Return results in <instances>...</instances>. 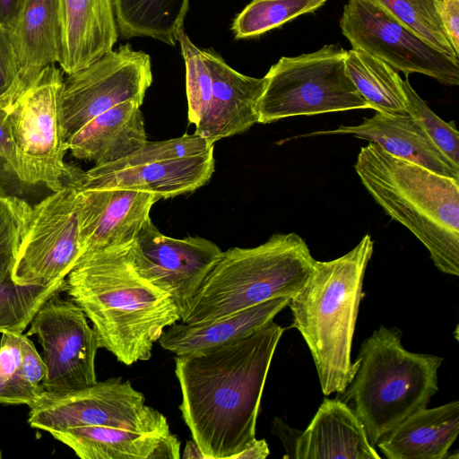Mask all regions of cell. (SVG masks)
<instances>
[{
    "label": "cell",
    "mask_w": 459,
    "mask_h": 459,
    "mask_svg": "<svg viewBox=\"0 0 459 459\" xmlns=\"http://www.w3.org/2000/svg\"><path fill=\"white\" fill-rule=\"evenodd\" d=\"M203 51L211 73V83L204 113L195 126V134L214 144L258 123L257 103L266 79L240 74L213 51Z\"/></svg>",
    "instance_id": "obj_17"
},
{
    "label": "cell",
    "mask_w": 459,
    "mask_h": 459,
    "mask_svg": "<svg viewBox=\"0 0 459 459\" xmlns=\"http://www.w3.org/2000/svg\"><path fill=\"white\" fill-rule=\"evenodd\" d=\"M50 434L82 459H178L167 418L138 427L81 426Z\"/></svg>",
    "instance_id": "obj_18"
},
{
    "label": "cell",
    "mask_w": 459,
    "mask_h": 459,
    "mask_svg": "<svg viewBox=\"0 0 459 459\" xmlns=\"http://www.w3.org/2000/svg\"><path fill=\"white\" fill-rule=\"evenodd\" d=\"M346 73L375 111L394 114L406 110V99L398 73L383 60L351 48L345 57Z\"/></svg>",
    "instance_id": "obj_28"
},
{
    "label": "cell",
    "mask_w": 459,
    "mask_h": 459,
    "mask_svg": "<svg viewBox=\"0 0 459 459\" xmlns=\"http://www.w3.org/2000/svg\"><path fill=\"white\" fill-rule=\"evenodd\" d=\"M46 367L33 342L22 333H3L0 341V403L30 408L45 392Z\"/></svg>",
    "instance_id": "obj_26"
},
{
    "label": "cell",
    "mask_w": 459,
    "mask_h": 459,
    "mask_svg": "<svg viewBox=\"0 0 459 459\" xmlns=\"http://www.w3.org/2000/svg\"><path fill=\"white\" fill-rule=\"evenodd\" d=\"M31 210L25 199L0 196V265L14 261Z\"/></svg>",
    "instance_id": "obj_33"
},
{
    "label": "cell",
    "mask_w": 459,
    "mask_h": 459,
    "mask_svg": "<svg viewBox=\"0 0 459 459\" xmlns=\"http://www.w3.org/2000/svg\"><path fill=\"white\" fill-rule=\"evenodd\" d=\"M340 27L352 48L371 54L406 76L418 73L447 86L459 84V60L429 47L374 0H349Z\"/></svg>",
    "instance_id": "obj_13"
},
{
    "label": "cell",
    "mask_w": 459,
    "mask_h": 459,
    "mask_svg": "<svg viewBox=\"0 0 459 459\" xmlns=\"http://www.w3.org/2000/svg\"><path fill=\"white\" fill-rule=\"evenodd\" d=\"M374 242L365 235L345 255L315 261L313 270L288 306L291 327L304 338L325 395L342 393L357 370L351 347L365 272Z\"/></svg>",
    "instance_id": "obj_3"
},
{
    "label": "cell",
    "mask_w": 459,
    "mask_h": 459,
    "mask_svg": "<svg viewBox=\"0 0 459 459\" xmlns=\"http://www.w3.org/2000/svg\"><path fill=\"white\" fill-rule=\"evenodd\" d=\"M13 262L0 265V333H22L55 291H64L65 278L48 286L20 285L12 277Z\"/></svg>",
    "instance_id": "obj_29"
},
{
    "label": "cell",
    "mask_w": 459,
    "mask_h": 459,
    "mask_svg": "<svg viewBox=\"0 0 459 459\" xmlns=\"http://www.w3.org/2000/svg\"><path fill=\"white\" fill-rule=\"evenodd\" d=\"M129 380L111 377L65 393L44 392L30 407V427L47 432L81 426L138 427L165 416L145 405Z\"/></svg>",
    "instance_id": "obj_14"
},
{
    "label": "cell",
    "mask_w": 459,
    "mask_h": 459,
    "mask_svg": "<svg viewBox=\"0 0 459 459\" xmlns=\"http://www.w3.org/2000/svg\"><path fill=\"white\" fill-rule=\"evenodd\" d=\"M62 48L58 62L71 74L113 50L118 38L115 0H58Z\"/></svg>",
    "instance_id": "obj_21"
},
{
    "label": "cell",
    "mask_w": 459,
    "mask_h": 459,
    "mask_svg": "<svg viewBox=\"0 0 459 459\" xmlns=\"http://www.w3.org/2000/svg\"><path fill=\"white\" fill-rule=\"evenodd\" d=\"M355 170L373 199L427 248L442 273L459 275V181L396 158L375 143Z\"/></svg>",
    "instance_id": "obj_4"
},
{
    "label": "cell",
    "mask_w": 459,
    "mask_h": 459,
    "mask_svg": "<svg viewBox=\"0 0 459 459\" xmlns=\"http://www.w3.org/2000/svg\"><path fill=\"white\" fill-rule=\"evenodd\" d=\"M346 54L339 44H327L312 53L280 58L264 76L258 123L371 108L346 73Z\"/></svg>",
    "instance_id": "obj_7"
},
{
    "label": "cell",
    "mask_w": 459,
    "mask_h": 459,
    "mask_svg": "<svg viewBox=\"0 0 459 459\" xmlns=\"http://www.w3.org/2000/svg\"><path fill=\"white\" fill-rule=\"evenodd\" d=\"M326 0H252L235 18L231 30L236 39L258 37L312 13Z\"/></svg>",
    "instance_id": "obj_30"
},
{
    "label": "cell",
    "mask_w": 459,
    "mask_h": 459,
    "mask_svg": "<svg viewBox=\"0 0 459 459\" xmlns=\"http://www.w3.org/2000/svg\"><path fill=\"white\" fill-rule=\"evenodd\" d=\"M152 82L151 58L119 46L64 78L59 96L61 126L66 141L95 117L127 100L143 104Z\"/></svg>",
    "instance_id": "obj_11"
},
{
    "label": "cell",
    "mask_w": 459,
    "mask_h": 459,
    "mask_svg": "<svg viewBox=\"0 0 459 459\" xmlns=\"http://www.w3.org/2000/svg\"><path fill=\"white\" fill-rule=\"evenodd\" d=\"M316 259L297 233L273 234L255 247H232L204 280L181 317L185 324L214 321L278 297H292Z\"/></svg>",
    "instance_id": "obj_6"
},
{
    "label": "cell",
    "mask_w": 459,
    "mask_h": 459,
    "mask_svg": "<svg viewBox=\"0 0 459 459\" xmlns=\"http://www.w3.org/2000/svg\"><path fill=\"white\" fill-rule=\"evenodd\" d=\"M290 299H271L211 322L175 323L163 332L158 342L163 349L177 356L204 352L260 329L288 306Z\"/></svg>",
    "instance_id": "obj_25"
},
{
    "label": "cell",
    "mask_w": 459,
    "mask_h": 459,
    "mask_svg": "<svg viewBox=\"0 0 459 459\" xmlns=\"http://www.w3.org/2000/svg\"><path fill=\"white\" fill-rule=\"evenodd\" d=\"M131 244L82 255L64 287L92 323L100 348L126 366L150 359L154 342L180 320L171 296L135 269Z\"/></svg>",
    "instance_id": "obj_2"
},
{
    "label": "cell",
    "mask_w": 459,
    "mask_h": 459,
    "mask_svg": "<svg viewBox=\"0 0 459 459\" xmlns=\"http://www.w3.org/2000/svg\"><path fill=\"white\" fill-rule=\"evenodd\" d=\"M18 66L5 28L0 26V109L8 108L18 97Z\"/></svg>",
    "instance_id": "obj_35"
},
{
    "label": "cell",
    "mask_w": 459,
    "mask_h": 459,
    "mask_svg": "<svg viewBox=\"0 0 459 459\" xmlns=\"http://www.w3.org/2000/svg\"><path fill=\"white\" fill-rule=\"evenodd\" d=\"M141 105L127 100L95 117L66 141L67 150L94 166L128 156L148 141Z\"/></svg>",
    "instance_id": "obj_23"
},
{
    "label": "cell",
    "mask_w": 459,
    "mask_h": 459,
    "mask_svg": "<svg viewBox=\"0 0 459 459\" xmlns=\"http://www.w3.org/2000/svg\"><path fill=\"white\" fill-rule=\"evenodd\" d=\"M429 47L459 60L440 22L435 0H374Z\"/></svg>",
    "instance_id": "obj_31"
},
{
    "label": "cell",
    "mask_w": 459,
    "mask_h": 459,
    "mask_svg": "<svg viewBox=\"0 0 459 459\" xmlns=\"http://www.w3.org/2000/svg\"><path fill=\"white\" fill-rule=\"evenodd\" d=\"M154 193L124 188H81L80 240L82 255L129 245L150 218Z\"/></svg>",
    "instance_id": "obj_16"
},
{
    "label": "cell",
    "mask_w": 459,
    "mask_h": 459,
    "mask_svg": "<svg viewBox=\"0 0 459 459\" xmlns=\"http://www.w3.org/2000/svg\"><path fill=\"white\" fill-rule=\"evenodd\" d=\"M270 454L264 439H254L246 448L236 455L235 459H264Z\"/></svg>",
    "instance_id": "obj_37"
},
{
    "label": "cell",
    "mask_w": 459,
    "mask_h": 459,
    "mask_svg": "<svg viewBox=\"0 0 459 459\" xmlns=\"http://www.w3.org/2000/svg\"><path fill=\"white\" fill-rule=\"evenodd\" d=\"M213 145L197 134L147 141L128 156L82 171L81 188H124L161 199L192 193L214 172Z\"/></svg>",
    "instance_id": "obj_8"
},
{
    "label": "cell",
    "mask_w": 459,
    "mask_h": 459,
    "mask_svg": "<svg viewBox=\"0 0 459 459\" xmlns=\"http://www.w3.org/2000/svg\"><path fill=\"white\" fill-rule=\"evenodd\" d=\"M61 290L52 293L34 315L26 333L36 335L43 351L48 393L85 388L97 382L95 357L100 339L83 311Z\"/></svg>",
    "instance_id": "obj_12"
},
{
    "label": "cell",
    "mask_w": 459,
    "mask_h": 459,
    "mask_svg": "<svg viewBox=\"0 0 459 459\" xmlns=\"http://www.w3.org/2000/svg\"><path fill=\"white\" fill-rule=\"evenodd\" d=\"M21 0H0V26L7 28L19 7Z\"/></svg>",
    "instance_id": "obj_38"
},
{
    "label": "cell",
    "mask_w": 459,
    "mask_h": 459,
    "mask_svg": "<svg viewBox=\"0 0 459 459\" xmlns=\"http://www.w3.org/2000/svg\"><path fill=\"white\" fill-rule=\"evenodd\" d=\"M459 433V402L411 414L377 443L388 459H445Z\"/></svg>",
    "instance_id": "obj_24"
},
{
    "label": "cell",
    "mask_w": 459,
    "mask_h": 459,
    "mask_svg": "<svg viewBox=\"0 0 459 459\" xmlns=\"http://www.w3.org/2000/svg\"><path fill=\"white\" fill-rule=\"evenodd\" d=\"M222 253L214 242L201 237H168L151 217L131 244L135 269L171 296L180 319Z\"/></svg>",
    "instance_id": "obj_15"
},
{
    "label": "cell",
    "mask_w": 459,
    "mask_h": 459,
    "mask_svg": "<svg viewBox=\"0 0 459 459\" xmlns=\"http://www.w3.org/2000/svg\"><path fill=\"white\" fill-rule=\"evenodd\" d=\"M30 187L20 177L19 162L5 112L0 109V196L24 199Z\"/></svg>",
    "instance_id": "obj_34"
},
{
    "label": "cell",
    "mask_w": 459,
    "mask_h": 459,
    "mask_svg": "<svg viewBox=\"0 0 459 459\" xmlns=\"http://www.w3.org/2000/svg\"><path fill=\"white\" fill-rule=\"evenodd\" d=\"M2 457V454H1V451H0V458Z\"/></svg>",
    "instance_id": "obj_39"
},
{
    "label": "cell",
    "mask_w": 459,
    "mask_h": 459,
    "mask_svg": "<svg viewBox=\"0 0 459 459\" xmlns=\"http://www.w3.org/2000/svg\"><path fill=\"white\" fill-rule=\"evenodd\" d=\"M284 457L297 459H380L365 429L342 401L325 399L307 428L293 429Z\"/></svg>",
    "instance_id": "obj_20"
},
{
    "label": "cell",
    "mask_w": 459,
    "mask_h": 459,
    "mask_svg": "<svg viewBox=\"0 0 459 459\" xmlns=\"http://www.w3.org/2000/svg\"><path fill=\"white\" fill-rule=\"evenodd\" d=\"M189 0H115L118 35L149 37L175 46Z\"/></svg>",
    "instance_id": "obj_27"
},
{
    "label": "cell",
    "mask_w": 459,
    "mask_h": 459,
    "mask_svg": "<svg viewBox=\"0 0 459 459\" xmlns=\"http://www.w3.org/2000/svg\"><path fill=\"white\" fill-rule=\"evenodd\" d=\"M406 110L415 117L435 145L456 166H459V133L454 122L446 123L436 115L411 87L402 80Z\"/></svg>",
    "instance_id": "obj_32"
},
{
    "label": "cell",
    "mask_w": 459,
    "mask_h": 459,
    "mask_svg": "<svg viewBox=\"0 0 459 459\" xmlns=\"http://www.w3.org/2000/svg\"><path fill=\"white\" fill-rule=\"evenodd\" d=\"M283 332L273 320L235 342L175 358L178 408L204 459H235L255 439L264 386Z\"/></svg>",
    "instance_id": "obj_1"
},
{
    "label": "cell",
    "mask_w": 459,
    "mask_h": 459,
    "mask_svg": "<svg viewBox=\"0 0 459 459\" xmlns=\"http://www.w3.org/2000/svg\"><path fill=\"white\" fill-rule=\"evenodd\" d=\"M70 168L65 185L32 207L15 255L12 277L20 285L48 286L65 279L82 249L80 240L79 179Z\"/></svg>",
    "instance_id": "obj_10"
},
{
    "label": "cell",
    "mask_w": 459,
    "mask_h": 459,
    "mask_svg": "<svg viewBox=\"0 0 459 459\" xmlns=\"http://www.w3.org/2000/svg\"><path fill=\"white\" fill-rule=\"evenodd\" d=\"M440 22L459 55V0H435Z\"/></svg>",
    "instance_id": "obj_36"
},
{
    "label": "cell",
    "mask_w": 459,
    "mask_h": 459,
    "mask_svg": "<svg viewBox=\"0 0 459 459\" xmlns=\"http://www.w3.org/2000/svg\"><path fill=\"white\" fill-rule=\"evenodd\" d=\"M402 331L381 325L361 343L355 375L338 394L362 423L369 443L428 407L444 358L404 349Z\"/></svg>",
    "instance_id": "obj_5"
},
{
    "label": "cell",
    "mask_w": 459,
    "mask_h": 459,
    "mask_svg": "<svg viewBox=\"0 0 459 459\" xmlns=\"http://www.w3.org/2000/svg\"><path fill=\"white\" fill-rule=\"evenodd\" d=\"M352 134L375 143L389 154L459 181V166L451 161L430 140L422 126L407 111L388 114L376 111L359 125L316 131L296 136Z\"/></svg>",
    "instance_id": "obj_19"
},
{
    "label": "cell",
    "mask_w": 459,
    "mask_h": 459,
    "mask_svg": "<svg viewBox=\"0 0 459 459\" xmlns=\"http://www.w3.org/2000/svg\"><path fill=\"white\" fill-rule=\"evenodd\" d=\"M64 72L46 67L8 108L3 109L14 142L22 180L30 187L51 192L66 182L69 167L64 157L59 96Z\"/></svg>",
    "instance_id": "obj_9"
},
{
    "label": "cell",
    "mask_w": 459,
    "mask_h": 459,
    "mask_svg": "<svg viewBox=\"0 0 459 459\" xmlns=\"http://www.w3.org/2000/svg\"><path fill=\"white\" fill-rule=\"evenodd\" d=\"M6 30L17 61L19 97L46 67L60 60L58 0H21Z\"/></svg>",
    "instance_id": "obj_22"
}]
</instances>
